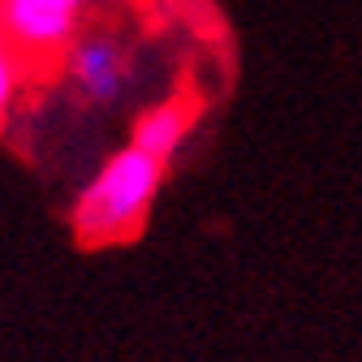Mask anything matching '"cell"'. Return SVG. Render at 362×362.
<instances>
[{
  "instance_id": "cell-1",
  "label": "cell",
  "mask_w": 362,
  "mask_h": 362,
  "mask_svg": "<svg viewBox=\"0 0 362 362\" xmlns=\"http://www.w3.org/2000/svg\"><path fill=\"white\" fill-rule=\"evenodd\" d=\"M164 173H168V164L139 151L134 143L117 147L74 194V207H69L74 233L86 246H117V242L134 238L160 199Z\"/></svg>"
},
{
  "instance_id": "cell-2",
  "label": "cell",
  "mask_w": 362,
  "mask_h": 362,
  "mask_svg": "<svg viewBox=\"0 0 362 362\" xmlns=\"http://www.w3.org/2000/svg\"><path fill=\"white\" fill-rule=\"evenodd\" d=\"M65 78L90 108H117L134 90V52L117 30H82L65 52Z\"/></svg>"
},
{
  "instance_id": "cell-3",
  "label": "cell",
  "mask_w": 362,
  "mask_h": 362,
  "mask_svg": "<svg viewBox=\"0 0 362 362\" xmlns=\"http://www.w3.org/2000/svg\"><path fill=\"white\" fill-rule=\"evenodd\" d=\"M86 0H0V35L26 61L65 57L82 35Z\"/></svg>"
},
{
  "instance_id": "cell-4",
  "label": "cell",
  "mask_w": 362,
  "mask_h": 362,
  "mask_svg": "<svg viewBox=\"0 0 362 362\" xmlns=\"http://www.w3.org/2000/svg\"><path fill=\"white\" fill-rule=\"evenodd\" d=\"M190 129H194V112L181 104V100H160V104H147L139 117H134V129H129V143L156 156L160 164H173L190 143Z\"/></svg>"
},
{
  "instance_id": "cell-5",
  "label": "cell",
  "mask_w": 362,
  "mask_h": 362,
  "mask_svg": "<svg viewBox=\"0 0 362 362\" xmlns=\"http://www.w3.org/2000/svg\"><path fill=\"white\" fill-rule=\"evenodd\" d=\"M22 86H26V57L0 35V134L9 129V121L22 104Z\"/></svg>"
}]
</instances>
